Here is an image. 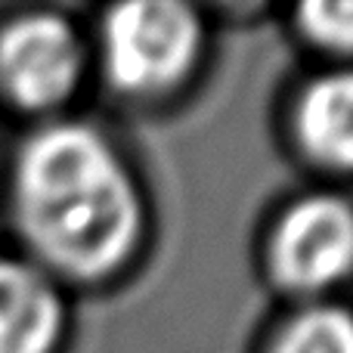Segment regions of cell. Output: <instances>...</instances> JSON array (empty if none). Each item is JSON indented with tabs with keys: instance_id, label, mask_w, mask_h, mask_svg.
Listing matches in <instances>:
<instances>
[{
	"instance_id": "cell-5",
	"label": "cell",
	"mask_w": 353,
	"mask_h": 353,
	"mask_svg": "<svg viewBox=\"0 0 353 353\" xmlns=\"http://www.w3.org/2000/svg\"><path fill=\"white\" fill-rule=\"evenodd\" d=\"M285 152L323 186L353 180V65H323L282 103Z\"/></svg>"
},
{
	"instance_id": "cell-3",
	"label": "cell",
	"mask_w": 353,
	"mask_h": 353,
	"mask_svg": "<svg viewBox=\"0 0 353 353\" xmlns=\"http://www.w3.org/2000/svg\"><path fill=\"white\" fill-rule=\"evenodd\" d=\"M257 276L288 307L335 301L353 282V195L323 183L288 195L257 236Z\"/></svg>"
},
{
	"instance_id": "cell-2",
	"label": "cell",
	"mask_w": 353,
	"mask_h": 353,
	"mask_svg": "<svg viewBox=\"0 0 353 353\" xmlns=\"http://www.w3.org/2000/svg\"><path fill=\"white\" fill-rule=\"evenodd\" d=\"M214 50L205 6L189 0H118L90 31L93 74L115 103L159 112L201 81Z\"/></svg>"
},
{
	"instance_id": "cell-6",
	"label": "cell",
	"mask_w": 353,
	"mask_h": 353,
	"mask_svg": "<svg viewBox=\"0 0 353 353\" xmlns=\"http://www.w3.org/2000/svg\"><path fill=\"white\" fill-rule=\"evenodd\" d=\"M68 325L65 288L28 257H0V353H62Z\"/></svg>"
},
{
	"instance_id": "cell-8",
	"label": "cell",
	"mask_w": 353,
	"mask_h": 353,
	"mask_svg": "<svg viewBox=\"0 0 353 353\" xmlns=\"http://www.w3.org/2000/svg\"><path fill=\"white\" fill-rule=\"evenodd\" d=\"M285 28L323 65H353V0L294 3Z\"/></svg>"
},
{
	"instance_id": "cell-1",
	"label": "cell",
	"mask_w": 353,
	"mask_h": 353,
	"mask_svg": "<svg viewBox=\"0 0 353 353\" xmlns=\"http://www.w3.org/2000/svg\"><path fill=\"white\" fill-rule=\"evenodd\" d=\"M10 214L25 257L62 288H115L152 242V201L124 146L84 118L41 121L10 171Z\"/></svg>"
},
{
	"instance_id": "cell-4",
	"label": "cell",
	"mask_w": 353,
	"mask_h": 353,
	"mask_svg": "<svg viewBox=\"0 0 353 353\" xmlns=\"http://www.w3.org/2000/svg\"><path fill=\"white\" fill-rule=\"evenodd\" d=\"M90 74V34L65 12L31 10L0 28V97L25 115L65 118Z\"/></svg>"
},
{
	"instance_id": "cell-7",
	"label": "cell",
	"mask_w": 353,
	"mask_h": 353,
	"mask_svg": "<svg viewBox=\"0 0 353 353\" xmlns=\"http://www.w3.org/2000/svg\"><path fill=\"white\" fill-rule=\"evenodd\" d=\"M254 353H353V307L338 298L288 307L270 323Z\"/></svg>"
}]
</instances>
